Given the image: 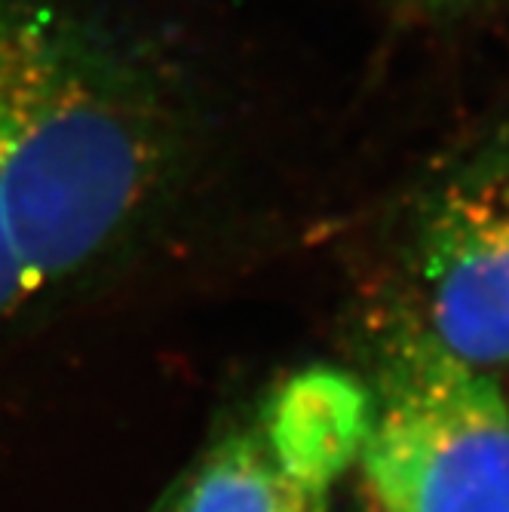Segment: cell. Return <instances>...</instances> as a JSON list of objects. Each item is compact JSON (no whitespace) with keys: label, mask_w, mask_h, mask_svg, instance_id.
Masks as SVG:
<instances>
[{"label":"cell","mask_w":509,"mask_h":512,"mask_svg":"<svg viewBox=\"0 0 509 512\" xmlns=\"http://www.w3.org/2000/svg\"><path fill=\"white\" fill-rule=\"evenodd\" d=\"M0 129L10 237L34 298L142 234L194 154L169 71L59 0H0Z\"/></svg>","instance_id":"obj_1"},{"label":"cell","mask_w":509,"mask_h":512,"mask_svg":"<svg viewBox=\"0 0 509 512\" xmlns=\"http://www.w3.org/2000/svg\"><path fill=\"white\" fill-rule=\"evenodd\" d=\"M365 512H509V396L500 375L396 313L356 451Z\"/></svg>","instance_id":"obj_2"},{"label":"cell","mask_w":509,"mask_h":512,"mask_svg":"<svg viewBox=\"0 0 509 512\" xmlns=\"http://www.w3.org/2000/svg\"><path fill=\"white\" fill-rule=\"evenodd\" d=\"M408 319L485 371L509 368V111L442 157L402 218Z\"/></svg>","instance_id":"obj_3"},{"label":"cell","mask_w":509,"mask_h":512,"mask_svg":"<svg viewBox=\"0 0 509 512\" xmlns=\"http://www.w3.org/2000/svg\"><path fill=\"white\" fill-rule=\"evenodd\" d=\"M329 479L295 463L267 424L209 445L157 512H329Z\"/></svg>","instance_id":"obj_4"},{"label":"cell","mask_w":509,"mask_h":512,"mask_svg":"<svg viewBox=\"0 0 509 512\" xmlns=\"http://www.w3.org/2000/svg\"><path fill=\"white\" fill-rule=\"evenodd\" d=\"M28 301H34V292L28 286V276L19 264L10 221H7V197H4V129H0V322L16 316Z\"/></svg>","instance_id":"obj_5"},{"label":"cell","mask_w":509,"mask_h":512,"mask_svg":"<svg viewBox=\"0 0 509 512\" xmlns=\"http://www.w3.org/2000/svg\"><path fill=\"white\" fill-rule=\"evenodd\" d=\"M418 7H433V10H445V7H457V4H467V0H411Z\"/></svg>","instance_id":"obj_6"}]
</instances>
